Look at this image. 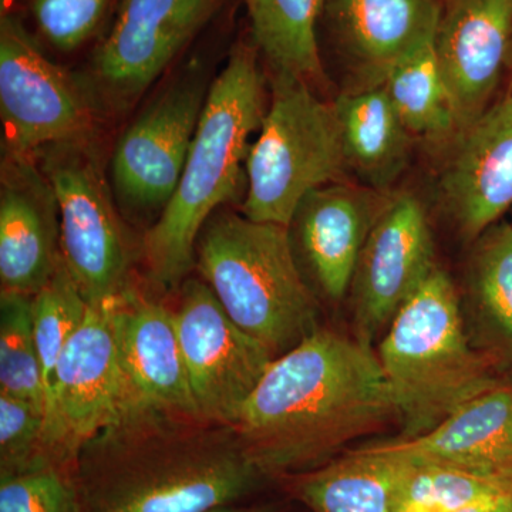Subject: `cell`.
I'll return each instance as SVG.
<instances>
[{
	"label": "cell",
	"instance_id": "cell-1",
	"mask_svg": "<svg viewBox=\"0 0 512 512\" xmlns=\"http://www.w3.org/2000/svg\"><path fill=\"white\" fill-rule=\"evenodd\" d=\"M73 473L83 512H205L266 478L234 426L143 403L87 441Z\"/></svg>",
	"mask_w": 512,
	"mask_h": 512
},
{
	"label": "cell",
	"instance_id": "cell-2",
	"mask_svg": "<svg viewBox=\"0 0 512 512\" xmlns=\"http://www.w3.org/2000/svg\"><path fill=\"white\" fill-rule=\"evenodd\" d=\"M394 416L373 346L319 328L274 359L234 427L268 478L315 470Z\"/></svg>",
	"mask_w": 512,
	"mask_h": 512
},
{
	"label": "cell",
	"instance_id": "cell-3",
	"mask_svg": "<svg viewBox=\"0 0 512 512\" xmlns=\"http://www.w3.org/2000/svg\"><path fill=\"white\" fill-rule=\"evenodd\" d=\"M265 113L264 77L254 50L238 46L208 90L177 190L144 237L148 274L158 285L173 288L190 272L212 212L238 197L249 138Z\"/></svg>",
	"mask_w": 512,
	"mask_h": 512
},
{
	"label": "cell",
	"instance_id": "cell-4",
	"mask_svg": "<svg viewBox=\"0 0 512 512\" xmlns=\"http://www.w3.org/2000/svg\"><path fill=\"white\" fill-rule=\"evenodd\" d=\"M402 439L433 430L463 404L501 384L497 363L471 345L460 296L439 265L400 309L377 346Z\"/></svg>",
	"mask_w": 512,
	"mask_h": 512
},
{
	"label": "cell",
	"instance_id": "cell-5",
	"mask_svg": "<svg viewBox=\"0 0 512 512\" xmlns=\"http://www.w3.org/2000/svg\"><path fill=\"white\" fill-rule=\"evenodd\" d=\"M195 262L229 318L275 359L320 328L288 227L217 215L202 229Z\"/></svg>",
	"mask_w": 512,
	"mask_h": 512
},
{
	"label": "cell",
	"instance_id": "cell-6",
	"mask_svg": "<svg viewBox=\"0 0 512 512\" xmlns=\"http://www.w3.org/2000/svg\"><path fill=\"white\" fill-rule=\"evenodd\" d=\"M345 170L333 103L320 100L305 80L275 74L271 104L248 154L242 215L289 227L303 198L336 183Z\"/></svg>",
	"mask_w": 512,
	"mask_h": 512
},
{
	"label": "cell",
	"instance_id": "cell-7",
	"mask_svg": "<svg viewBox=\"0 0 512 512\" xmlns=\"http://www.w3.org/2000/svg\"><path fill=\"white\" fill-rule=\"evenodd\" d=\"M42 153V173L59 208L60 251L89 305L109 302L128 288L130 254L97 158L84 141Z\"/></svg>",
	"mask_w": 512,
	"mask_h": 512
},
{
	"label": "cell",
	"instance_id": "cell-8",
	"mask_svg": "<svg viewBox=\"0 0 512 512\" xmlns=\"http://www.w3.org/2000/svg\"><path fill=\"white\" fill-rule=\"evenodd\" d=\"M111 301L89 305L47 387L42 448L60 467L73 470L84 444L138 403L117 355Z\"/></svg>",
	"mask_w": 512,
	"mask_h": 512
},
{
	"label": "cell",
	"instance_id": "cell-9",
	"mask_svg": "<svg viewBox=\"0 0 512 512\" xmlns=\"http://www.w3.org/2000/svg\"><path fill=\"white\" fill-rule=\"evenodd\" d=\"M0 117L6 153L15 157L87 140L93 126L86 94L10 15L0 23Z\"/></svg>",
	"mask_w": 512,
	"mask_h": 512
},
{
	"label": "cell",
	"instance_id": "cell-10",
	"mask_svg": "<svg viewBox=\"0 0 512 512\" xmlns=\"http://www.w3.org/2000/svg\"><path fill=\"white\" fill-rule=\"evenodd\" d=\"M174 313L198 413L235 426L275 356L229 318L205 282L188 281Z\"/></svg>",
	"mask_w": 512,
	"mask_h": 512
},
{
	"label": "cell",
	"instance_id": "cell-11",
	"mask_svg": "<svg viewBox=\"0 0 512 512\" xmlns=\"http://www.w3.org/2000/svg\"><path fill=\"white\" fill-rule=\"evenodd\" d=\"M437 264L429 217L419 198H390L357 262L352 286L355 338L373 346Z\"/></svg>",
	"mask_w": 512,
	"mask_h": 512
},
{
	"label": "cell",
	"instance_id": "cell-12",
	"mask_svg": "<svg viewBox=\"0 0 512 512\" xmlns=\"http://www.w3.org/2000/svg\"><path fill=\"white\" fill-rule=\"evenodd\" d=\"M202 79L160 94L121 136L111 161L117 198L134 214L163 211L183 175L207 100Z\"/></svg>",
	"mask_w": 512,
	"mask_h": 512
},
{
	"label": "cell",
	"instance_id": "cell-13",
	"mask_svg": "<svg viewBox=\"0 0 512 512\" xmlns=\"http://www.w3.org/2000/svg\"><path fill=\"white\" fill-rule=\"evenodd\" d=\"M218 5L220 0H123L94 62L104 92L120 104L146 92Z\"/></svg>",
	"mask_w": 512,
	"mask_h": 512
},
{
	"label": "cell",
	"instance_id": "cell-14",
	"mask_svg": "<svg viewBox=\"0 0 512 512\" xmlns=\"http://www.w3.org/2000/svg\"><path fill=\"white\" fill-rule=\"evenodd\" d=\"M441 207L473 242L512 208V96L458 131L439 178Z\"/></svg>",
	"mask_w": 512,
	"mask_h": 512
},
{
	"label": "cell",
	"instance_id": "cell-15",
	"mask_svg": "<svg viewBox=\"0 0 512 512\" xmlns=\"http://www.w3.org/2000/svg\"><path fill=\"white\" fill-rule=\"evenodd\" d=\"M511 47L512 0H446L434 49L460 130L491 106Z\"/></svg>",
	"mask_w": 512,
	"mask_h": 512
},
{
	"label": "cell",
	"instance_id": "cell-16",
	"mask_svg": "<svg viewBox=\"0 0 512 512\" xmlns=\"http://www.w3.org/2000/svg\"><path fill=\"white\" fill-rule=\"evenodd\" d=\"M390 198L365 185L332 183L309 192L296 208L289 234L323 296L342 301L373 225Z\"/></svg>",
	"mask_w": 512,
	"mask_h": 512
},
{
	"label": "cell",
	"instance_id": "cell-17",
	"mask_svg": "<svg viewBox=\"0 0 512 512\" xmlns=\"http://www.w3.org/2000/svg\"><path fill=\"white\" fill-rule=\"evenodd\" d=\"M59 208L52 185L29 157L3 161L0 188L2 293L35 296L62 258Z\"/></svg>",
	"mask_w": 512,
	"mask_h": 512
},
{
	"label": "cell",
	"instance_id": "cell-18",
	"mask_svg": "<svg viewBox=\"0 0 512 512\" xmlns=\"http://www.w3.org/2000/svg\"><path fill=\"white\" fill-rule=\"evenodd\" d=\"M121 369L138 403L198 413L175 313L128 286L111 301Z\"/></svg>",
	"mask_w": 512,
	"mask_h": 512
},
{
	"label": "cell",
	"instance_id": "cell-19",
	"mask_svg": "<svg viewBox=\"0 0 512 512\" xmlns=\"http://www.w3.org/2000/svg\"><path fill=\"white\" fill-rule=\"evenodd\" d=\"M323 13L359 89H370L436 37L441 8L437 0H325Z\"/></svg>",
	"mask_w": 512,
	"mask_h": 512
},
{
	"label": "cell",
	"instance_id": "cell-20",
	"mask_svg": "<svg viewBox=\"0 0 512 512\" xmlns=\"http://www.w3.org/2000/svg\"><path fill=\"white\" fill-rule=\"evenodd\" d=\"M386 446L413 460L512 471V386L498 384L433 430Z\"/></svg>",
	"mask_w": 512,
	"mask_h": 512
},
{
	"label": "cell",
	"instance_id": "cell-21",
	"mask_svg": "<svg viewBox=\"0 0 512 512\" xmlns=\"http://www.w3.org/2000/svg\"><path fill=\"white\" fill-rule=\"evenodd\" d=\"M458 291L471 345L512 362V224L497 222L471 242Z\"/></svg>",
	"mask_w": 512,
	"mask_h": 512
},
{
	"label": "cell",
	"instance_id": "cell-22",
	"mask_svg": "<svg viewBox=\"0 0 512 512\" xmlns=\"http://www.w3.org/2000/svg\"><path fill=\"white\" fill-rule=\"evenodd\" d=\"M333 106L348 170L370 190H390L409 164L412 134L384 87L349 90Z\"/></svg>",
	"mask_w": 512,
	"mask_h": 512
},
{
	"label": "cell",
	"instance_id": "cell-23",
	"mask_svg": "<svg viewBox=\"0 0 512 512\" xmlns=\"http://www.w3.org/2000/svg\"><path fill=\"white\" fill-rule=\"evenodd\" d=\"M409 458L375 444L299 474L296 494L313 512H394Z\"/></svg>",
	"mask_w": 512,
	"mask_h": 512
},
{
	"label": "cell",
	"instance_id": "cell-24",
	"mask_svg": "<svg viewBox=\"0 0 512 512\" xmlns=\"http://www.w3.org/2000/svg\"><path fill=\"white\" fill-rule=\"evenodd\" d=\"M256 46L275 74L311 83L322 73L318 22L325 0H244Z\"/></svg>",
	"mask_w": 512,
	"mask_h": 512
},
{
	"label": "cell",
	"instance_id": "cell-25",
	"mask_svg": "<svg viewBox=\"0 0 512 512\" xmlns=\"http://www.w3.org/2000/svg\"><path fill=\"white\" fill-rule=\"evenodd\" d=\"M383 87L412 136L431 141L456 137L460 128L434 39L400 60L387 74Z\"/></svg>",
	"mask_w": 512,
	"mask_h": 512
},
{
	"label": "cell",
	"instance_id": "cell-26",
	"mask_svg": "<svg viewBox=\"0 0 512 512\" xmlns=\"http://www.w3.org/2000/svg\"><path fill=\"white\" fill-rule=\"evenodd\" d=\"M505 493H512V471L480 470L409 458L394 512H454Z\"/></svg>",
	"mask_w": 512,
	"mask_h": 512
},
{
	"label": "cell",
	"instance_id": "cell-27",
	"mask_svg": "<svg viewBox=\"0 0 512 512\" xmlns=\"http://www.w3.org/2000/svg\"><path fill=\"white\" fill-rule=\"evenodd\" d=\"M0 394L28 400L45 410V379L33 329V296H0Z\"/></svg>",
	"mask_w": 512,
	"mask_h": 512
},
{
	"label": "cell",
	"instance_id": "cell-28",
	"mask_svg": "<svg viewBox=\"0 0 512 512\" xmlns=\"http://www.w3.org/2000/svg\"><path fill=\"white\" fill-rule=\"evenodd\" d=\"M89 303L64 264L63 256L52 279L33 296V329L42 363L45 392L63 349L86 319Z\"/></svg>",
	"mask_w": 512,
	"mask_h": 512
},
{
	"label": "cell",
	"instance_id": "cell-29",
	"mask_svg": "<svg viewBox=\"0 0 512 512\" xmlns=\"http://www.w3.org/2000/svg\"><path fill=\"white\" fill-rule=\"evenodd\" d=\"M0 512H83L72 468L43 461L0 476Z\"/></svg>",
	"mask_w": 512,
	"mask_h": 512
},
{
	"label": "cell",
	"instance_id": "cell-30",
	"mask_svg": "<svg viewBox=\"0 0 512 512\" xmlns=\"http://www.w3.org/2000/svg\"><path fill=\"white\" fill-rule=\"evenodd\" d=\"M43 424L45 410L28 400L0 394V476L49 461L42 448Z\"/></svg>",
	"mask_w": 512,
	"mask_h": 512
},
{
	"label": "cell",
	"instance_id": "cell-31",
	"mask_svg": "<svg viewBox=\"0 0 512 512\" xmlns=\"http://www.w3.org/2000/svg\"><path fill=\"white\" fill-rule=\"evenodd\" d=\"M107 0H35L33 13L43 36L64 52L89 39L99 25Z\"/></svg>",
	"mask_w": 512,
	"mask_h": 512
},
{
	"label": "cell",
	"instance_id": "cell-32",
	"mask_svg": "<svg viewBox=\"0 0 512 512\" xmlns=\"http://www.w3.org/2000/svg\"><path fill=\"white\" fill-rule=\"evenodd\" d=\"M512 510V493L495 495V497L485 498L461 508L454 512H510Z\"/></svg>",
	"mask_w": 512,
	"mask_h": 512
},
{
	"label": "cell",
	"instance_id": "cell-33",
	"mask_svg": "<svg viewBox=\"0 0 512 512\" xmlns=\"http://www.w3.org/2000/svg\"><path fill=\"white\" fill-rule=\"evenodd\" d=\"M205 512H279L274 507L269 505H262V507H237V505H227V507L215 508V510Z\"/></svg>",
	"mask_w": 512,
	"mask_h": 512
},
{
	"label": "cell",
	"instance_id": "cell-34",
	"mask_svg": "<svg viewBox=\"0 0 512 512\" xmlns=\"http://www.w3.org/2000/svg\"><path fill=\"white\" fill-rule=\"evenodd\" d=\"M15 0H0V6H2V12H5Z\"/></svg>",
	"mask_w": 512,
	"mask_h": 512
},
{
	"label": "cell",
	"instance_id": "cell-35",
	"mask_svg": "<svg viewBox=\"0 0 512 512\" xmlns=\"http://www.w3.org/2000/svg\"><path fill=\"white\" fill-rule=\"evenodd\" d=\"M510 62H512V47H511V57H510Z\"/></svg>",
	"mask_w": 512,
	"mask_h": 512
},
{
	"label": "cell",
	"instance_id": "cell-36",
	"mask_svg": "<svg viewBox=\"0 0 512 512\" xmlns=\"http://www.w3.org/2000/svg\"><path fill=\"white\" fill-rule=\"evenodd\" d=\"M510 512H512V510Z\"/></svg>",
	"mask_w": 512,
	"mask_h": 512
}]
</instances>
